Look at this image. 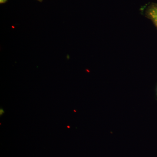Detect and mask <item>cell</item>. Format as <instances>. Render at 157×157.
Wrapping results in <instances>:
<instances>
[{
    "instance_id": "4",
    "label": "cell",
    "mask_w": 157,
    "mask_h": 157,
    "mask_svg": "<svg viewBox=\"0 0 157 157\" xmlns=\"http://www.w3.org/2000/svg\"></svg>"
},
{
    "instance_id": "5",
    "label": "cell",
    "mask_w": 157,
    "mask_h": 157,
    "mask_svg": "<svg viewBox=\"0 0 157 157\" xmlns=\"http://www.w3.org/2000/svg\"><path fill=\"white\" fill-rule=\"evenodd\" d=\"M39 1H42V0H39Z\"/></svg>"
},
{
    "instance_id": "1",
    "label": "cell",
    "mask_w": 157,
    "mask_h": 157,
    "mask_svg": "<svg viewBox=\"0 0 157 157\" xmlns=\"http://www.w3.org/2000/svg\"><path fill=\"white\" fill-rule=\"evenodd\" d=\"M147 17L153 22L157 28V5H152L147 9Z\"/></svg>"
},
{
    "instance_id": "3",
    "label": "cell",
    "mask_w": 157,
    "mask_h": 157,
    "mask_svg": "<svg viewBox=\"0 0 157 157\" xmlns=\"http://www.w3.org/2000/svg\"><path fill=\"white\" fill-rule=\"evenodd\" d=\"M6 2H7V0H0V3L1 4L6 3Z\"/></svg>"
},
{
    "instance_id": "2",
    "label": "cell",
    "mask_w": 157,
    "mask_h": 157,
    "mask_svg": "<svg viewBox=\"0 0 157 157\" xmlns=\"http://www.w3.org/2000/svg\"><path fill=\"white\" fill-rule=\"evenodd\" d=\"M4 113H5V111L3 110L2 108H1V109H0V115L1 116Z\"/></svg>"
}]
</instances>
